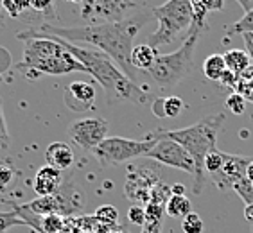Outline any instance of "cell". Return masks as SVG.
I'll return each instance as SVG.
<instances>
[{"instance_id": "obj_1", "label": "cell", "mask_w": 253, "mask_h": 233, "mask_svg": "<svg viewBox=\"0 0 253 233\" xmlns=\"http://www.w3.org/2000/svg\"><path fill=\"white\" fill-rule=\"evenodd\" d=\"M153 20V11L140 9L129 15L122 22L115 24H99V25H81V27H63V25H36L34 29L38 33L52 34L58 38H63L74 45H92L101 52L108 54L110 58L119 65L122 72L131 79L133 83H138L136 70L131 67V50L133 39L138 31Z\"/></svg>"}, {"instance_id": "obj_2", "label": "cell", "mask_w": 253, "mask_h": 233, "mask_svg": "<svg viewBox=\"0 0 253 233\" xmlns=\"http://www.w3.org/2000/svg\"><path fill=\"white\" fill-rule=\"evenodd\" d=\"M54 38L83 65L86 74L93 81H97L101 84V88L106 93V101L110 106L117 104V102L146 104L149 101V95H147L146 90L138 86V83H133L108 54L101 52L97 49H92V47L74 45L67 39L58 38V36H54Z\"/></svg>"}, {"instance_id": "obj_3", "label": "cell", "mask_w": 253, "mask_h": 233, "mask_svg": "<svg viewBox=\"0 0 253 233\" xmlns=\"http://www.w3.org/2000/svg\"><path fill=\"white\" fill-rule=\"evenodd\" d=\"M224 118H226L224 113H215V115L205 116L200 122H196V124H192L189 127H183V129L162 131V135L166 136V138L178 142L192 156V160L196 163L194 194H200L201 190H203L205 156L209 155L212 149H215V140H217V135L221 131V126L224 124Z\"/></svg>"}, {"instance_id": "obj_4", "label": "cell", "mask_w": 253, "mask_h": 233, "mask_svg": "<svg viewBox=\"0 0 253 233\" xmlns=\"http://www.w3.org/2000/svg\"><path fill=\"white\" fill-rule=\"evenodd\" d=\"M201 31L190 27L187 33V38L180 49L174 50L172 54H164L158 56L147 74L151 76L158 86L162 88H172L180 83L181 79H185L192 70V61H194L196 45L200 41Z\"/></svg>"}, {"instance_id": "obj_5", "label": "cell", "mask_w": 253, "mask_h": 233, "mask_svg": "<svg viewBox=\"0 0 253 233\" xmlns=\"http://www.w3.org/2000/svg\"><path fill=\"white\" fill-rule=\"evenodd\" d=\"M153 18L158 22V27L147 36V43L158 49L162 45L172 43L181 33H189L194 11L190 0H167L166 4L153 9Z\"/></svg>"}, {"instance_id": "obj_6", "label": "cell", "mask_w": 253, "mask_h": 233, "mask_svg": "<svg viewBox=\"0 0 253 233\" xmlns=\"http://www.w3.org/2000/svg\"><path fill=\"white\" fill-rule=\"evenodd\" d=\"M158 142V135L153 133L146 140H135V138H124V136H108L102 140L92 155L101 161L102 165H119L124 161L135 160V158H144L151 153V149Z\"/></svg>"}, {"instance_id": "obj_7", "label": "cell", "mask_w": 253, "mask_h": 233, "mask_svg": "<svg viewBox=\"0 0 253 233\" xmlns=\"http://www.w3.org/2000/svg\"><path fill=\"white\" fill-rule=\"evenodd\" d=\"M25 208L38 215L58 214L61 217H67V215H72L83 210V195L68 178L63 181V185L59 187L56 194L36 197L29 203H25Z\"/></svg>"}, {"instance_id": "obj_8", "label": "cell", "mask_w": 253, "mask_h": 233, "mask_svg": "<svg viewBox=\"0 0 253 233\" xmlns=\"http://www.w3.org/2000/svg\"><path fill=\"white\" fill-rule=\"evenodd\" d=\"M156 135H158V142L151 149V153L147 155V158L155 160L160 165L183 170V172L190 174L192 178H196V163L192 160V156L189 155V151L183 146H180L178 142L166 138V136L162 135V131H158Z\"/></svg>"}, {"instance_id": "obj_9", "label": "cell", "mask_w": 253, "mask_h": 233, "mask_svg": "<svg viewBox=\"0 0 253 233\" xmlns=\"http://www.w3.org/2000/svg\"><path fill=\"white\" fill-rule=\"evenodd\" d=\"M68 136L78 147L92 153L102 140L108 138V122L101 116L78 118L68 126Z\"/></svg>"}, {"instance_id": "obj_10", "label": "cell", "mask_w": 253, "mask_h": 233, "mask_svg": "<svg viewBox=\"0 0 253 233\" xmlns=\"http://www.w3.org/2000/svg\"><path fill=\"white\" fill-rule=\"evenodd\" d=\"M70 72H84V67L79 63L78 59L74 58L72 54L68 52L67 49L63 47V50L58 54L50 56L49 59L42 61L40 65L29 70L27 76L29 78H34V76H40V74H47V76H63V74H70Z\"/></svg>"}, {"instance_id": "obj_11", "label": "cell", "mask_w": 253, "mask_h": 233, "mask_svg": "<svg viewBox=\"0 0 253 233\" xmlns=\"http://www.w3.org/2000/svg\"><path fill=\"white\" fill-rule=\"evenodd\" d=\"M253 161V158L250 156H239V155H228L224 153V163L223 169L217 172L215 176H212L215 185L219 187H234L237 181L246 178L250 163Z\"/></svg>"}, {"instance_id": "obj_12", "label": "cell", "mask_w": 253, "mask_h": 233, "mask_svg": "<svg viewBox=\"0 0 253 233\" xmlns=\"http://www.w3.org/2000/svg\"><path fill=\"white\" fill-rule=\"evenodd\" d=\"M138 4L135 0H95L92 16L104 20L106 24L122 22L129 16V11L136 9Z\"/></svg>"}, {"instance_id": "obj_13", "label": "cell", "mask_w": 253, "mask_h": 233, "mask_svg": "<svg viewBox=\"0 0 253 233\" xmlns=\"http://www.w3.org/2000/svg\"><path fill=\"white\" fill-rule=\"evenodd\" d=\"M63 172L54 167L47 165L40 167L33 181V189L38 197H45V195H52L59 190V187L63 185Z\"/></svg>"}, {"instance_id": "obj_14", "label": "cell", "mask_w": 253, "mask_h": 233, "mask_svg": "<svg viewBox=\"0 0 253 233\" xmlns=\"http://www.w3.org/2000/svg\"><path fill=\"white\" fill-rule=\"evenodd\" d=\"M65 102L72 110H88L95 102V88L84 81H74L65 88Z\"/></svg>"}, {"instance_id": "obj_15", "label": "cell", "mask_w": 253, "mask_h": 233, "mask_svg": "<svg viewBox=\"0 0 253 233\" xmlns=\"http://www.w3.org/2000/svg\"><path fill=\"white\" fill-rule=\"evenodd\" d=\"M158 183L155 178H149L146 172L133 169L126 180V195L131 201H149L153 187Z\"/></svg>"}, {"instance_id": "obj_16", "label": "cell", "mask_w": 253, "mask_h": 233, "mask_svg": "<svg viewBox=\"0 0 253 233\" xmlns=\"http://www.w3.org/2000/svg\"><path fill=\"white\" fill-rule=\"evenodd\" d=\"M45 161L47 165L58 170H67L74 163V151L67 142H52L45 151Z\"/></svg>"}, {"instance_id": "obj_17", "label": "cell", "mask_w": 253, "mask_h": 233, "mask_svg": "<svg viewBox=\"0 0 253 233\" xmlns=\"http://www.w3.org/2000/svg\"><path fill=\"white\" fill-rule=\"evenodd\" d=\"M156 58H158V50L151 47L149 43H140L135 45L131 50V67L135 70H144L147 72L149 68L155 65Z\"/></svg>"}, {"instance_id": "obj_18", "label": "cell", "mask_w": 253, "mask_h": 233, "mask_svg": "<svg viewBox=\"0 0 253 233\" xmlns=\"http://www.w3.org/2000/svg\"><path fill=\"white\" fill-rule=\"evenodd\" d=\"M190 4H192V11H194V20H192L190 27L200 31L205 27V18L210 11L223 9V0H190Z\"/></svg>"}, {"instance_id": "obj_19", "label": "cell", "mask_w": 253, "mask_h": 233, "mask_svg": "<svg viewBox=\"0 0 253 233\" xmlns=\"http://www.w3.org/2000/svg\"><path fill=\"white\" fill-rule=\"evenodd\" d=\"M223 58H224V63H226V68H228L230 72L237 74L239 78H241V76H243V74L252 67V65H250L252 59H250L248 52L243 50V49L228 50V52L223 54Z\"/></svg>"}, {"instance_id": "obj_20", "label": "cell", "mask_w": 253, "mask_h": 233, "mask_svg": "<svg viewBox=\"0 0 253 233\" xmlns=\"http://www.w3.org/2000/svg\"><path fill=\"white\" fill-rule=\"evenodd\" d=\"M224 72H226V63H224V58L221 54H212V56L205 59L203 74L207 76V79L214 81V83H219Z\"/></svg>"}, {"instance_id": "obj_21", "label": "cell", "mask_w": 253, "mask_h": 233, "mask_svg": "<svg viewBox=\"0 0 253 233\" xmlns=\"http://www.w3.org/2000/svg\"><path fill=\"white\" fill-rule=\"evenodd\" d=\"M192 212V203L185 195H170L166 204V214L170 217H185Z\"/></svg>"}, {"instance_id": "obj_22", "label": "cell", "mask_w": 253, "mask_h": 233, "mask_svg": "<svg viewBox=\"0 0 253 233\" xmlns=\"http://www.w3.org/2000/svg\"><path fill=\"white\" fill-rule=\"evenodd\" d=\"M223 163H224V153L215 147V149H212L209 155L205 156V161H203L205 174L215 176L221 169H223Z\"/></svg>"}, {"instance_id": "obj_23", "label": "cell", "mask_w": 253, "mask_h": 233, "mask_svg": "<svg viewBox=\"0 0 253 233\" xmlns=\"http://www.w3.org/2000/svg\"><path fill=\"white\" fill-rule=\"evenodd\" d=\"M93 217L97 219L101 224H104V226H110V228H117V226H119V224H117L119 210L115 208V206H112V204H102V206H99V208L95 210Z\"/></svg>"}, {"instance_id": "obj_24", "label": "cell", "mask_w": 253, "mask_h": 233, "mask_svg": "<svg viewBox=\"0 0 253 233\" xmlns=\"http://www.w3.org/2000/svg\"><path fill=\"white\" fill-rule=\"evenodd\" d=\"M253 34V9L250 13H244L243 18L237 20L235 24H232L230 27H226V34L232 36V34Z\"/></svg>"}, {"instance_id": "obj_25", "label": "cell", "mask_w": 253, "mask_h": 233, "mask_svg": "<svg viewBox=\"0 0 253 233\" xmlns=\"http://www.w3.org/2000/svg\"><path fill=\"white\" fill-rule=\"evenodd\" d=\"M203 228V219L196 212H190V214H187L185 217L181 219V230L185 233H201Z\"/></svg>"}, {"instance_id": "obj_26", "label": "cell", "mask_w": 253, "mask_h": 233, "mask_svg": "<svg viewBox=\"0 0 253 233\" xmlns=\"http://www.w3.org/2000/svg\"><path fill=\"white\" fill-rule=\"evenodd\" d=\"M183 101L180 97H176V95H170V97H166L164 99V116L166 118H174L178 116L181 112H183Z\"/></svg>"}, {"instance_id": "obj_27", "label": "cell", "mask_w": 253, "mask_h": 233, "mask_svg": "<svg viewBox=\"0 0 253 233\" xmlns=\"http://www.w3.org/2000/svg\"><path fill=\"white\" fill-rule=\"evenodd\" d=\"M224 106H226V110H228V112L234 113V115H243L244 110H246V99H244L241 93L234 92V93H230L228 97H226Z\"/></svg>"}, {"instance_id": "obj_28", "label": "cell", "mask_w": 253, "mask_h": 233, "mask_svg": "<svg viewBox=\"0 0 253 233\" xmlns=\"http://www.w3.org/2000/svg\"><path fill=\"white\" fill-rule=\"evenodd\" d=\"M33 0H2V7L9 13V16H18L31 7Z\"/></svg>"}, {"instance_id": "obj_29", "label": "cell", "mask_w": 253, "mask_h": 233, "mask_svg": "<svg viewBox=\"0 0 253 233\" xmlns=\"http://www.w3.org/2000/svg\"><path fill=\"white\" fill-rule=\"evenodd\" d=\"M232 189L237 192V195L246 204H253V185L248 181V178H244V180L237 181V183H235Z\"/></svg>"}, {"instance_id": "obj_30", "label": "cell", "mask_w": 253, "mask_h": 233, "mask_svg": "<svg viewBox=\"0 0 253 233\" xmlns=\"http://www.w3.org/2000/svg\"><path fill=\"white\" fill-rule=\"evenodd\" d=\"M13 226H25V223L16 215V212H0V233H5Z\"/></svg>"}, {"instance_id": "obj_31", "label": "cell", "mask_w": 253, "mask_h": 233, "mask_svg": "<svg viewBox=\"0 0 253 233\" xmlns=\"http://www.w3.org/2000/svg\"><path fill=\"white\" fill-rule=\"evenodd\" d=\"M127 221L135 226H146V210L138 206V204H133L131 208L127 210Z\"/></svg>"}, {"instance_id": "obj_32", "label": "cell", "mask_w": 253, "mask_h": 233, "mask_svg": "<svg viewBox=\"0 0 253 233\" xmlns=\"http://www.w3.org/2000/svg\"><path fill=\"white\" fill-rule=\"evenodd\" d=\"M7 146H9V133H7V126H5L4 108H2V97H0V151H4Z\"/></svg>"}, {"instance_id": "obj_33", "label": "cell", "mask_w": 253, "mask_h": 233, "mask_svg": "<svg viewBox=\"0 0 253 233\" xmlns=\"http://www.w3.org/2000/svg\"><path fill=\"white\" fill-rule=\"evenodd\" d=\"M13 181V169L5 165H0V192H4L9 183Z\"/></svg>"}, {"instance_id": "obj_34", "label": "cell", "mask_w": 253, "mask_h": 233, "mask_svg": "<svg viewBox=\"0 0 253 233\" xmlns=\"http://www.w3.org/2000/svg\"><path fill=\"white\" fill-rule=\"evenodd\" d=\"M239 79H241V78H239L237 74L230 72L228 68H226V72L223 74V78H221L219 83H221V84H226V86H230V88H237Z\"/></svg>"}, {"instance_id": "obj_35", "label": "cell", "mask_w": 253, "mask_h": 233, "mask_svg": "<svg viewBox=\"0 0 253 233\" xmlns=\"http://www.w3.org/2000/svg\"><path fill=\"white\" fill-rule=\"evenodd\" d=\"M52 4H54V0H33V2H31V7L36 11H47Z\"/></svg>"}, {"instance_id": "obj_36", "label": "cell", "mask_w": 253, "mask_h": 233, "mask_svg": "<svg viewBox=\"0 0 253 233\" xmlns=\"http://www.w3.org/2000/svg\"><path fill=\"white\" fill-rule=\"evenodd\" d=\"M93 4H95V0H83V4H81V15H83V18H90L92 16Z\"/></svg>"}, {"instance_id": "obj_37", "label": "cell", "mask_w": 253, "mask_h": 233, "mask_svg": "<svg viewBox=\"0 0 253 233\" xmlns=\"http://www.w3.org/2000/svg\"><path fill=\"white\" fill-rule=\"evenodd\" d=\"M243 39H244V47H246V52H248L250 59L253 61V34H250V33L243 34Z\"/></svg>"}, {"instance_id": "obj_38", "label": "cell", "mask_w": 253, "mask_h": 233, "mask_svg": "<svg viewBox=\"0 0 253 233\" xmlns=\"http://www.w3.org/2000/svg\"><path fill=\"white\" fill-rule=\"evenodd\" d=\"M153 113H155L158 118H166V116H164V99L156 97V101L153 102Z\"/></svg>"}, {"instance_id": "obj_39", "label": "cell", "mask_w": 253, "mask_h": 233, "mask_svg": "<svg viewBox=\"0 0 253 233\" xmlns=\"http://www.w3.org/2000/svg\"><path fill=\"white\" fill-rule=\"evenodd\" d=\"M244 219L252 224V233H253V204H246V208H244Z\"/></svg>"}, {"instance_id": "obj_40", "label": "cell", "mask_w": 253, "mask_h": 233, "mask_svg": "<svg viewBox=\"0 0 253 233\" xmlns=\"http://www.w3.org/2000/svg\"><path fill=\"white\" fill-rule=\"evenodd\" d=\"M241 7H243L244 13H250V11L253 9V0H235Z\"/></svg>"}, {"instance_id": "obj_41", "label": "cell", "mask_w": 253, "mask_h": 233, "mask_svg": "<svg viewBox=\"0 0 253 233\" xmlns=\"http://www.w3.org/2000/svg\"><path fill=\"white\" fill-rule=\"evenodd\" d=\"M170 192H172V195H185V187L183 185H172Z\"/></svg>"}, {"instance_id": "obj_42", "label": "cell", "mask_w": 253, "mask_h": 233, "mask_svg": "<svg viewBox=\"0 0 253 233\" xmlns=\"http://www.w3.org/2000/svg\"><path fill=\"white\" fill-rule=\"evenodd\" d=\"M246 178H248V181L253 185V161L250 163V167H248V172H246Z\"/></svg>"}, {"instance_id": "obj_43", "label": "cell", "mask_w": 253, "mask_h": 233, "mask_svg": "<svg viewBox=\"0 0 253 233\" xmlns=\"http://www.w3.org/2000/svg\"><path fill=\"white\" fill-rule=\"evenodd\" d=\"M110 233H129L127 230H124V228H121V226H117V228H113Z\"/></svg>"}, {"instance_id": "obj_44", "label": "cell", "mask_w": 253, "mask_h": 233, "mask_svg": "<svg viewBox=\"0 0 253 233\" xmlns=\"http://www.w3.org/2000/svg\"><path fill=\"white\" fill-rule=\"evenodd\" d=\"M65 2H72V4H83V0H65Z\"/></svg>"}, {"instance_id": "obj_45", "label": "cell", "mask_w": 253, "mask_h": 233, "mask_svg": "<svg viewBox=\"0 0 253 233\" xmlns=\"http://www.w3.org/2000/svg\"><path fill=\"white\" fill-rule=\"evenodd\" d=\"M0 9H2V0H0Z\"/></svg>"}]
</instances>
